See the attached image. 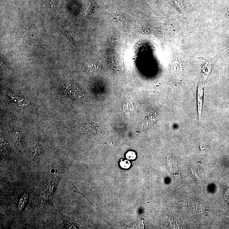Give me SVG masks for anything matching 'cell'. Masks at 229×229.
I'll list each match as a JSON object with an SVG mask.
<instances>
[{"instance_id": "cell-1", "label": "cell", "mask_w": 229, "mask_h": 229, "mask_svg": "<svg viewBox=\"0 0 229 229\" xmlns=\"http://www.w3.org/2000/svg\"><path fill=\"white\" fill-rule=\"evenodd\" d=\"M52 197L49 190V184L47 182L43 186L41 192L40 197L37 207V212L40 213L44 211L48 201Z\"/></svg>"}, {"instance_id": "cell-2", "label": "cell", "mask_w": 229, "mask_h": 229, "mask_svg": "<svg viewBox=\"0 0 229 229\" xmlns=\"http://www.w3.org/2000/svg\"><path fill=\"white\" fill-rule=\"evenodd\" d=\"M28 198H29V194H28V192L26 191L23 193L18 201L17 208V210L19 212H21L24 210L28 201Z\"/></svg>"}, {"instance_id": "cell-3", "label": "cell", "mask_w": 229, "mask_h": 229, "mask_svg": "<svg viewBox=\"0 0 229 229\" xmlns=\"http://www.w3.org/2000/svg\"><path fill=\"white\" fill-rule=\"evenodd\" d=\"M63 219L64 224L66 226V228L75 229L77 228L76 226L73 223L72 220H71L69 218L66 216H63Z\"/></svg>"}, {"instance_id": "cell-4", "label": "cell", "mask_w": 229, "mask_h": 229, "mask_svg": "<svg viewBox=\"0 0 229 229\" xmlns=\"http://www.w3.org/2000/svg\"><path fill=\"white\" fill-rule=\"evenodd\" d=\"M61 32H62V34H63L64 36L65 37H66L68 40L72 44H73V45H74L75 46H76V42L75 41V40H73V39L72 37L71 36L70 34L66 30V29H65L63 27H62V26H61Z\"/></svg>"}, {"instance_id": "cell-5", "label": "cell", "mask_w": 229, "mask_h": 229, "mask_svg": "<svg viewBox=\"0 0 229 229\" xmlns=\"http://www.w3.org/2000/svg\"><path fill=\"white\" fill-rule=\"evenodd\" d=\"M116 18L118 22H120L121 24L125 25H128L129 24V20L128 18L123 15L118 14L116 16Z\"/></svg>"}, {"instance_id": "cell-6", "label": "cell", "mask_w": 229, "mask_h": 229, "mask_svg": "<svg viewBox=\"0 0 229 229\" xmlns=\"http://www.w3.org/2000/svg\"><path fill=\"white\" fill-rule=\"evenodd\" d=\"M120 165L122 168L125 169H128L130 168L131 166V163L128 160H125V161H121L120 163Z\"/></svg>"}, {"instance_id": "cell-7", "label": "cell", "mask_w": 229, "mask_h": 229, "mask_svg": "<svg viewBox=\"0 0 229 229\" xmlns=\"http://www.w3.org/2000/svg\"><path fill=\"white\" fill-rule=\"evenodd\" d=\"M126 158L128 160H135L136 158V155L135 152L130 151L126 154Z\"/></svg>"}, {"instance_id": "cell-8", "label": "cell", "mask_w": 229, "mask_h": 229, "mask_svg": "<svg viewBox=\"0 0 229 229\" xmlns=\"http://www.w3.org/2000/svg\"><path fill=\"white\" fill-rule=\"evenodd\" d=\"M94 8V5L90 3L87 8V10L85 12V15L88 16V15H90L93 12Z\"/></svg>"}, {"instance_id": "cell-9", "label": "cell", "mask_w": 229, "mask_h": 229, "mask_svg": "<svg viewBox=\"0 0 229 229\" xmlns=\"http://www.w3.org/2000/svg\"><path fill=\"white\" fill-rule=\"evenodd\" d=\"M226 196H225V199L227 198V199H229V189L227 192V194H226Z\"/></svg>"}]
</instances>
